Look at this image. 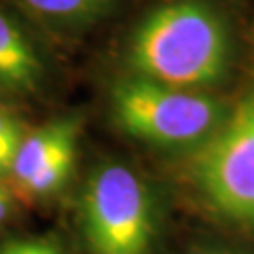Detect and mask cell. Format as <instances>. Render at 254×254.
Returning <instances> with one entry per match:
<instances>
[{
    "instance_id": "9c48e42d",
    "label": "cell",
    "mask_w": 254,
    "mask_h": 254,
    "mask_svg": "<svg viewBox=\"0 0 254 254\" xmlns=\"http://www.w3.org/2000/svg\"><path fill=\"white\" fill-rule=\"evenodd\" d=\"M0 254H61V251L44 239H13L0 247Z\"/></svg>"
},
{
    "instance_id": "277c9868",
    "label": "cell",
    "mask_w": 254,
    "mask_h": 254,
    "mask_svg": "<svg viewBox=\"0 0 254 254\" xmlns=\"http://www.w3.org/2000/svg\"><path fill=\"white\" fill-rule=\"evenodd\" d=\"M192 177L215 211L254 230V96L226 113L205 139Z\"/></svg>"
},
{
    "instance_id": "8fae6325",
    "label": "cell",
    "mask_w": 254,
    "mask_h": 254,
    "mask_svg": "<svg viewBox=\"0 0 254 254\" xmlns=\"http://www.w3.org/2000/svg\"><path fill=\"white\" fill-rule=\"evenodd\" d=\"M13 158H15V153H11V151H8V149L0 147V173H8L9 175Z\"/></svg>"
},
{
    "instance_id": "7c38bea8",
    "label": "cell",
    "mask_w": 254,
    "mask_h": 254,
    "mask_svg": "<svg viewBox=\"0 0 254 254\" xmlns=\"http://www.w3.org/2000/svg\"><path fill=\"white\" fill-rule=\"evenodd\" d=\"M9 207H11V200H9V194H8V192H2V194H0V222H2L4 218L8 217Z\"/></svg>"
},
{
    "instance_id": "3957f363",
    "label": "cell",
    "mask_w": 254,
    "mask_h": 254,
    "mask_svg": "<svg viewBox=\"0 0 254 254\" xmlns=\"http://www.w3.org/2000/svg\"><path fill=\"white\" fill-rule=\"evenodd\" d=\"M83 232L92 254H149L156 232L153 194L127 166L91 175L81 201Z\"/></svg>"
},
{
    "instance_id": "ba28073f",
    "label": "cell",
    "mask_w": 254,
    "mask_h": 254,
    "mask_svg": "<svg viewBox=\"0 0 254 254\" xmlns=\"http://www.w3.org/2000/svg\"><path fill=\"white\" fill-rule=\"evenodd\" d=\"M73 160H75V153H66L57 156L55 160L46 164L42 170H38L19 189L17 196H21L27 201H34L40 200V198H46V196H51L70 177V173L73 170Z\"/></svg>"
},
{
    "instance_id": "30bf717a",
    "label": "cell",
    "mask_w": 254,
    "mask_h": 254,
    "mask_svg": "<svg viewBox=\"0 0 254 254\" xmlns=\"http://www.w3.org/2000/svg\"><path fill=\"white\" fill-rule=\"evenodd\" d=\"M19 143H21V134H19L17 123L4 109H0V147L8 149L11 153H17Z\"/></svg>"
},
{
    "instance_id": "6da1fadb",
    "label": "cell",
    "mask_w": 254,
    "mask_h": 254,
    "mask_svg": "<svg viewBox=\"0 0 254 254\" xmlns=\"http://www.w3.org/2000/svg\"><path fill=\"white\" fill-rule=\"evenodd\" d=\"M228 21L205 0H170L137 25L128 46L132 73L179 89L226 77L232 63Z\"/></svg>"
},
{
    "instance_id": "52a82bcc",
    "label": "cell",
    "mask_w": 254,
    "mask_h": 254,
    "mask_svg": "<svg viewBox=\"0 0 254 254\" xmlns=\"http://www.w3.org/2000/svg\"><path fill=\"white\" fill-rule=\"evenodd\" d=\"M36 17L49 23H73L104 8L109 0H19Z\"/></svg>"
},
{
    "instance_id": "8992f818",
    "label": "cell",
    "mask_w": 254,
    "mask_h": 254,
    "mask_svg": "<svg viewBox=\"0 0 254 254\" xmlns=\"http://www.w3.org/2000/svg\"><path fill=\"white\" fill-rule=\"evenodd\" d=\"M77 125L73 121H55L38 128L30 136L21 139L9 170L11 187L17 192L25 183L46 164L66 153H75Z\"/></svg>"
},
{
    "instance_id": "7a4b0ae2",
    "label": "cell",
    "mask_w": 254,
    "mask_h": 254,
    "mask_svg": "<svg viewBox=\"0 0 254 254\" xmlns=\"http://www.w3.org/2000/svg\"><path fill=\"white\" fill-rule=\"evenodd\" d=\"M111 109L127 134L158 147L205 141L226 117L224 108L205 94L136 73L113 87Z\"/></svg>"
},
{
    "instance_id": "5b68a950",
    "label": "cell",
    "mask_w": 254,
    "mask_h": 254,
    "mask_svg": "<svg viewBox=\"0 0 254 254\" xmlns=\"http://www.w3.org/2000/svg\"><path fill=\"white\" fill-rule=\"evenodd\" d=\"M44 79L40 53L8 13L0 9V89L8 92H32Z\"/></svg>"
}]
</instances>
